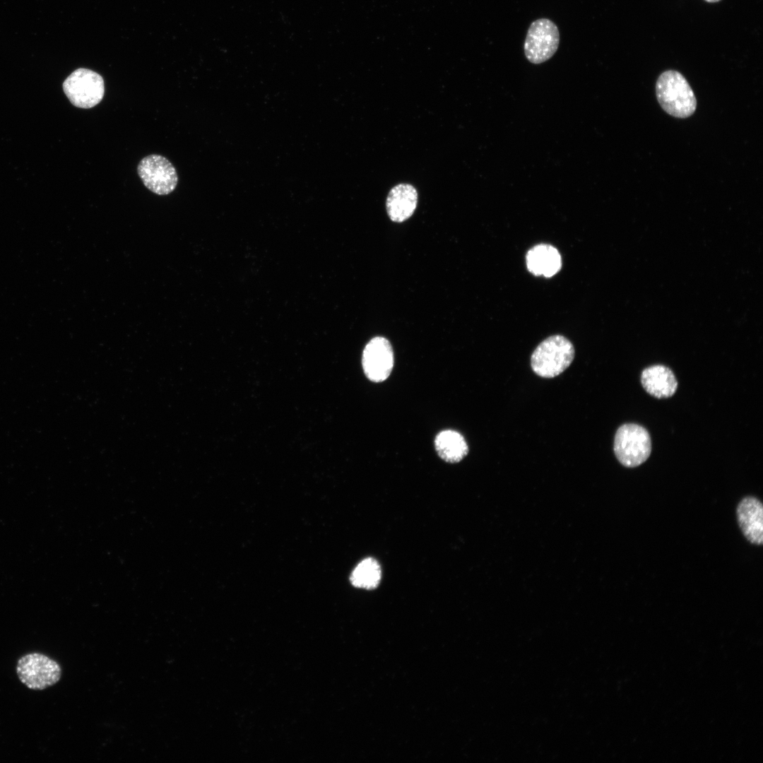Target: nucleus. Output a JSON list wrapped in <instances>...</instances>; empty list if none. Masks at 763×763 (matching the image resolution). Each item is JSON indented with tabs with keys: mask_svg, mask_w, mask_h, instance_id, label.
Masks as SVG:
<instances>
[{
	"mask_svg": "<svg viewBox=\"0 0 763 763\" xmlns=\"http://www.w3.org/2000/svg\"><path fill=\"white\" fill-rule=\"evenodd\" d=\"M656 94L662 109L674 117L687 118L696 110L694 92L686 78L677 71L668 70L658 76Z\"/></svg>",
	"mask_w": 763,
	"mask_h": 763,
	"instance_id": "f257e3e1",
	"label": "nucleus"
},
{
	"mask_svg": "<svg viewBox=\"0 0 763 763\" xmlns=\"http://www.w3.org/2000/svg\"><path fill=\"white\" fill-rule=\"evenodd\" d=\"M574 348L571 341L561 335L549 336L534 350L531 365L536 374L553 378L563 372L572 362Z\"/></svg>",
	"mask_w": 763,
	"mask_h": 763,
	"instance_id": "f03ea898",
	"label": "nucleus"
},
{
	"mask_svg": "<svg viewBox=\"0 0 763 763\" xmlns=\"http://www.w3.org/2000/svg\"><path fill=\"white\" fill-rule=\"evenodd\" d=\"M613 450L622 466L637 467L645 462L651 454L650 434L640 425L625 423L620 426L615 432Z\"/></svg>",
	"mask_w": 763,
	"mask_h": 763,
	"instance_id": "7ed1b4c3",
	"label": "nucleus"
},
{
	"mask_svg": "<svg viewBox=\"0 0 763 763\" xmlns=\"http://www.w3.org/2000/svg\"><path fill=\"white\" fill-rule=\"evenodd\" d=\"M16 673L20 681L27 687L42 690L59 681L61 668L49 656L40 653H30L18 659Z\"/></svg>",
	"mask_w": 763,
	"mask_h": 763,
	"instance_id": "20e7f679",
	"label": "nucleus"
},
{
	"mask_svg": "<svg viewBox=\"0 0 763 763\" xmlns=\"http://www.w3.org/2000/svg\"><path fill=\"white\" fill-rule=\"evenodd\" d=\"M63 90L72 105L88 109L97 105L105 94V83L97 73L79 68L72 72L63 83Z\"/></svg>",
	"mask_w": 763,
	"mask_h": 763,
	"instance_id": "39448f33",
	"label": "nucleus"
},
{
	"mask_svg": "<svg viewBox=\"0 0 763 763\" xmlns=\"http://www.w3.org/2000/svg\"><path fill=\"white\" fill-rule=\"evenodd\" d=\"M560 32L556 24L548 18L532 22L524 45V54L532 64H539L550 59L557 52Z\"/></svg>",
	"mask_w": 763,
	"mask_h": 763,
	"instance_id": "423d86ee",
	"label": "nucleus"
},
{
	"mask_svg": "<svg viewBox=\"0 0 763 763\" xmlns=\"http://www.w3.org/2000/svg\"><path fill=\"white\" fill-rule=\"evenodd\" d=\"M137 172L146 187L158 195H167L176 187L178 177L175 167L165 157L150 155L138 163Z\"/></svg>",
	"mask_w": 763,
	"mask_h": 763,
	"instance_id": "0eeeda50",
	"label": "nucleus"
},
{
	"mask_svg": "<svg viewBox=\"0 0 763 763\" xmlns=\"http://www.w3.org/2000/svg\"><path fill=\"white\" fill-rule=\"evenodd\" d=\"M362 363L370 381L382 382L386 379L394 367V352L389 341L382 336L372 338L363 350Z\"/></svg>",
	"mask_w": 763,
	"mask_h": 763,
	"instance_id": "6e6552de",
	"label": "nucleus"
},
{
	"mask_svg": "<svg viewBox=\"0 0 763 763\" xmlns=\"http://www.w3.org/2000/svg\"><path fill=\"white\" fill-rule=\"evenodd\" d=\"M739 526L747 540L752 544L763 543V507L756 497H744L737 507Z\"/></svg>",
	"mask_w": 763,
	"mask_h": 763,
	"instance_id": "1a4fd4ad",
	"label": "nucleus"
},
{
	"mask_svg": "<svg viewBox=\"0 0 763 763\" xmlns=\"http://www.w3.org/2000/svg\"><path fill=\"white\" fill-rule=\"evenodd\" d=\"M418 191L411 184L401 183L389 192L386 208L389 218L396 223H402L412 216L418 204Z\"/></svg>",
	"mask_w": 763,
	"mask_h": 763,
	"instance_id": "9d476101",
	"label": "nucleus"
},
{
	"mask_svg": "<svg viewBox=\"0 0 763 763\" xmlns=\"http://www.w3.org/2000/svg\"><path fill=\"white\" fill-rule=\"evenodd\" d=\"M641 383L645 391L657 398H666L675 394L678 382L673 372L663 365H654L644 369Z\"/></svg>",
	"mask_w": 763,
	"mask_h": 763,
	"instance_id": "9b49d317",
	"label": "nucleus"
},
{
	"mask_svg": "<svg viewBox=\"0 0 763 763\" xmlns=\"http://www.w3.org/2000/svg\"><path fill=\"white\" fill-rule=\"evenodd\" d=\"M526 266L534 276L550 278L562 267V258L558 250L548 244H539L530 249L526 256Z\"/></svg>",
	"mask_w": 763,
	"mask_h": 763,
	"instance_id": "f8f14e48",
	"label": "nucleus"
},
{
	"mask_svg": "<svg viewBox=\"0 0 763 763\" xmlns=\"http://www.w3.org/2000/svg\"><path fill=\"white\" fill-rule=\"evenodd\" d=\"M434 446L439 457L448 463L459 462L468 453L464 437L455 430H446L438 433Z\"/></svg>",
	"mask_w": 763,
	"mask_h": 763,
	"instance_id": "ddd939ff",
	"label": "nucleus"
},
{
	"mask_svg": "<svg viewBox=\"0 0 763 763\" xmlns=\"http://www.w3.org/2000/svg\"><path fill=\"white\" fill-rule=\"evenodd\" d=\"M381 576L379 564L376 560L368 557L362 560L355 567L350 579L354 586L369 590L377 587Z\"/></svg>",
	"mask_w": 763,
	"mask_h": 763,
	"instance_id": "4468645a",
	"label": "nucleus"
},
{
	"mask_svg": "<svg viewBox=\"0 0 763 763\" xmlns=\"http://www.w3.org/2000/svg\"><path fill=\"white\" fill-rule=\"evenodd\" d=\"M704 1H706L707 2H709V3H715V2L720 1L721 0H704Z\"/></svg>",
	"mask_w": 763,
	"mask_h": 763,
	"instance_id": "2eb2a0df",
	"label": "nucleus"
}]
</instances>
